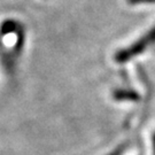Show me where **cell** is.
Returning a JSON list of instances; mask_svg holds the SVG:
<instances>
[{
    "mask_svg": "<svg viewBox=\"0 0 155 155\" xmlns=\"http://www.w3.org/2000/svg\"><path fill=\"white\" fill-rule=\"evenodd\" d=\"M116 100H138V94L130 90H117L114 92Z\"/></svg>",
    "mask_w": 155,
    "mask_h": 155,
    "instance_id": "obj_2",
    "label": "cell"
},
{
    "mask_svg": "<svg viewBox=\"0 0 155 155\" xmlns=\"http://www.w3.org/2000/svg\"><path fill=\"white\" fill-rule=\"evenodd\" d=\"M155 41V27L152 30L145 35L144 37L138 39L134 44L129 46L124 50L120 51L115 55V60L118 62H125L130 59H132L134 56L139 55L143 51H145L150 45H152Z\"/></svg>",
    "mask_w": 155,
    "mask_h": 155,
    "instance_id": "obj_1",
    "label": "cell"
},
{
    "mask_svg": "<svg viewBox=\"0 0 155 155\" xmlns=\"http://www.w3.org/2000/svg\"><path fill=\"white\" fill-rule=\"evenodd\" d=\"M130 4H155V0H127Z\"/></svg>",
    "mask_w": 155,
    "mask_h": 155,
    "instance_id": "obj_3",
    "label": "cell"
},
{
    "mask_svg": "<svg viewBox=\"0 0 155 155\" xmlns=\"http://www.w3.org/2000/svg\"><path fill=\"white\" fill-rule=\"evenodd\" d=\"M124 148H125V146H124V145H122V146H121L120 148H117L116 150H114V152H113V153H110L109 155H121V154H122V152H123V150H124Z\"/></svg>",
    "mask_w": 155,
    "mask_h": 155,
    "instance_id": "obj_4",
    "label": "cell"
},
{
    "mask_svg": "<svg viewBox=\"0 0 155 155\" xmlns=\"http://www.w3.org/2000/svg\"><path fill=\"white\" fill-rule=\"evenodd\" d=\"M154 155H155V136H154Z\"/></svg>",
    "mask_w": 155,
    "mask_h": 155,
    "instance_id": "obj_5",
    "label": "cell"
}]
</instances>
